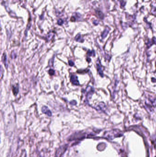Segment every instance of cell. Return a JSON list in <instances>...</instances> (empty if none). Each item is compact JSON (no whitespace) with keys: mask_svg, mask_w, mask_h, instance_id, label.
<instances>
[{"mask_svg":"<svg viewBox=\"0 0 156 157\" xmlns=\"http://www.w3.org/2000/svg\"><path fill=\"white\" fill-rule=\"evenodd\" d=\"M70 82H72L74 85H79V82L77 75H73L70 77Z\"/></svg>","mask_w":156,"mask_h":157,"instance_id":"6da1fadb","label":"cell"},{"mask_svg":"<svg viewBox=\"0 0 156 157\" xmlns=\"http://www.w3.org/2000/svg\"><path fill=\"white\" fill-rule=\"evenodd\" d=\"M42 111L43 113L47 114V115L50 116V117L52 116V113H51L50 110L49 109V108L46 107V106H44L42 107Z\"/></svg>","mask_w":156,"mask_h":157,"instance_id":"7a4b0ae2","label":"cell"},{"mask_svg":"<svg viewBox=\"0 0 156 157\" xmlns=\"http://www.w3.org/2000/svg\"><path fill=\"white\" fill-rule=\"evenodd\" d=\"M65 148H66L65 147L63 146V147H60L56 152L55 157H60L62 153H63L65 151Z\"/></svg>","mask_w":156,"mask_h":157,"instance_id":"3957f363","label":"cell"},{"mask_svg":"<svg viewBox=\"0 0 156 157\" xmlns=\"http://www.w3.org/2000/svg\"><path fill=\"white\" fill-rule=\"evenodd\" d=\"M2 60L3 63H4L5 66L6 68L7 69L8 68V64H7V59L6 58V54H3V56H2Z\"/></svg>","mask_w":156,"mask_h":157,"instance_id":"277c9868","label":"cell"},{"mask_svg":"<svg viewBox=\"0 0 156 157\" xmlns=\"http://www.w3.org/2000/svg\"><path fill=\"white\" fill-rule=\"evenodd\" d=\"M75 40L80 42H83L84 41L83 39H82L81 35L80 34H78V35H77V36H75Z\"/></svg>","mask_w":156,"mask_h":157,"instance_id":"5b68a950","label":"cell"},{"mask_svg":"<svg viewBox=\"0 0 156 157\" xmlns=\"http://www.w3.org/2000/svg\"><path fill=\"white\" fill-rule=\"evenodd\" d=\"M12 91L15 95H17L19 93V89L18 87H14L12 89Z\"/></svg>","mask_w":156,"mask_h":157,"instance_id":"8992f818","label":"cell"},{"mask_svg":"<svg viewBox=\"0 0 156 157\" xmlns=\"http://www.w3.org/2000/svg\"><path fill=\"white\" fill-rule=\"evenodd\" d=\"M97 69H98V72L100 74V75L103 76V72H102V70H101V67H100V64H97Z\"/></svg>","mask_w":156,"mask_h":157,"instance_id":"52a82bcc","label":"cell"},{"mask_svg":"<svg viewBox=\"0 0 156 157\" xmlns=\"http://www.w3.org/2000/svg\"><path fill=\"white\" fill-rule=\"evenodd\" d=\"M109 32V30H104V33L102 34V36L103 38H104V37H106V35H107L108 33Z\"/></svg>","mask_w":156,"mask_h":157,"instance_id":"ba28073f","label":"cell"},{"mask_svg":"<svg viewBox=\"0 0 156 157\" xmlns=\"http://www.w3.org/2000/svg\"><path fill=\"white\" fill-rule=\"evenodd\" d=\"M54 70L52 69H50L49 70V74L51 75H54L55 74Z\"/></svg>","mask_w":156,"mask_h":157,"instance_id":"9c48e42d","label":"cell"},{"mask_svg":"<svg viewBox=\"0 0 156 157\" xmlns=\"http://www.w3.org/2000/svg\"><path fill=\"white\" fill-rule=\"evenodd\" d=\"M93 54H94V52L93 51H91L89 50L88 51V54L89 56H94V55Z\"/></svg>","mask_w":156,"mask_h":157,"instance_id":"30bf717a","label":"cell"},{"mask_svg":"<svg viewBox=\"0 0 156 157\" xmlns=\"http://www.w3.org/2000/svg\"><path fill=\"white\" fill-rule=\"evenodd\" d=\"M69 64L70 66H73L74 65V63L72 60H69Z\"/></svg>","mask_w":156,"mask_h":157,"instance_id":"8fae6325","label":"cell"},{"mask_svg":"<svg viewBox=\"0 0 156 157\" xmlns=\"http://www.w3.org/2000/svg\"><path fill=\"white\" fill-rule=\"evenodd\" d=\"M63 21H62L61 20H59L58 21V24L60 25H62V24H63Z\"/></svg>","mask_w":156,"mask_h":157,"instance_id":"7c38bea8","label":"cell"},{"mask_svg":"<svg viewBox=\"0 0 156 157\" xmlns=\"http://www.w3.org/2000/svg\"><path fill=\"white\" fill-rule=\"evenodd\" d=\"M70 104L72 105H75L76 104H77V102L76 101H75V100H74V101H72V102H70Z\"/></svg>","mask_w":156,"mask_h":157,"instance_id":"4fadbf2b","label":"cell"}]
</instances>
